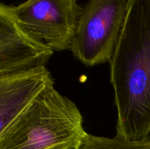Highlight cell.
Instances as JSON below:
<instances>
[{
  "instance_id": "52a82bcc",
  "label": "cell",
  "mask_w": 150,
  "mask_h": 149,
  "mask_svg": "<svg viewBox=\"0 0 150 149\" xmlns=\"http://www.w3.org/2000/svg\"><path fill=\"white\" fill-rule=\"evenodd\" d=\"M77 149H150V141H132L115 137H103L87 133Z\"/></svg>"
},
{
  "instance_id": "277c9868",
  "label": "cell",
  "mask_w": 150,
  "mask_h": 149,
  "mask_svg": "<svg viewBox=\"0 0 150 149\" xmlns=\"http://www.w3.org/2000/svg\"><path fill=\"white\" fill-rule=\"evenodd\" d=\"M9 9L25 32L54 51L69 50L83 10L76 0H26Z\"/></svg>"
},
{
  "instance_id": "6da1fadb",
  "label": "cell",
  "mask_w": 150,
  "mask_h": 149,
  "mask_svg": "<svg viewBox=\"0 0 150 149\" xmlns=\"http://www.w3.org/2000/svg\"><path fill=\"white\" fill-rule=\"evenodd\" d=\"M118 136L145 141L150 135V0H131L110 61Z\"/></svg>"
},
{
  "instance_id": "3957f363",
  "label": "cell",
  "mask_w": 150,
  "mask_h": 149,
  "mask_svg": "<svg viewBox=\"0 0 150 149\" xmlns=\"http://www.w3.org/2000/svg\"><path fill=\"white\" fill-rule=\"evenodd\" d=\"M131 0H89L69 47L85 66L110 62L123 31Z\"/></svg>"
},
{
  "instance_id": "5b68a950",
  "label": "cell",
  "mask_w": 150,
  "mask_h": 149,
  "mask_svg": "<svg viewBox=\"0 0 150 149\" xmlns=\"http://www.w3.org/2000/svg\"><path fill=\"white\" fill-rule=\"evenodd\" d=\"M54 50L25 32L15 21L9 5H0V76L46 67Z\"/></svg>"
},
{
  "instance_id": "7a4b0ae2",
  "label": "cell",
  "mask_w": 150,
  "mask_h": 149,
  "mask_svg": "<svg viewBox=\"0 0 150 149\" xmlns=\"http://www.w3.org/2000/svg\"><path fill=\"white\" fill-rule=\"evenodd\" d=\"M87 133L78 107L51 83L0 132V149H77Z\"/></svg>"
},
{
  "instance_id": "ba28073f",
  "label": "cell",
  "mask_w": 150,
  "mask_h": 149,
  "mask_svg": "<svg viewBox=\"0 0 150 149\" xmlns=\"http://www.w3.org/2000/svg\"><path fill=\"white\" fill-rule=\"evenodd\" d=\"M147 141H150V135H149V138H148V140H147Z\"/></svg>"
},
{
  "instance_id": "8992f818",
  "label": "cell",
  "mask_w": 150,
  "mask_h": 149,
  "mask_svg": "<svg viewBox=\"0 0 150 149\" xmlns=\"http://www.w3.org/2000/svg\"><path fill=\"white\" fill-rule=\"evenodd\" d=\"M51 83H54V80L46 67L0 76V132L6 129Z\"/></svg>"
}]
</instances>
